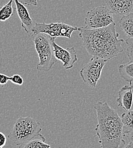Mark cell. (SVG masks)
<instances>
[{
    "label": "cell",
    "instance_id": "6da1fadb",
    "mask_svg": "<svg viewBox=\"0 0 133 148\" xmlns=\"http://www.w3.org/2000/svg\"><path fill=\"white\" fill-rule=\"evenodd\" d=\"M78 31L84 48L92 56L108 60L123 51L124 40L118 39L119 34L116 32L115 22L100 29L79 27Z\"/></svg>",
    "mask_w": 133,
    "mask_h": 148
},
{
    "label": "cell",
    "instance_id": "7a4b0ae2",
    "mask_svg": "<svg viewBox=\"0 0 133 148\" xmlns=\"http://www.w3.org/2000/svg\"><path fill=\"white\" fill-rule=\"evenodd\" d=\"M94 108L97 124L95 131L100 148H119L123 141V124L117 112L107 102L98 101Z\"/></svg>",
    "mask_w": 133,
    "mask_h": 148
},
{
    "label": "cell",
    "instance_id": "3957f363",
    "mask_svg": "<svg viewBox=\"0 0 133 148\" xmlns=\"http://www.w3.org/2000/svg\"><path fill=\"white\" fill-rule=\"evenodd\" d=\"M31 38L39 59V62L37 65V70L44 72L50 71L57 62L54 56L53 45V42L56 39V38L44 33H38L33 34Z\"/></svg>",
    "mask_w": 133,
    "mask_h": 148
},
{
    "label": "cell",
    "instance_id": "277c9868",
    "mask_svg": "<svg viewBox=\"0 0 133 148\" xmlns=\"http://www.w3.org/2000/svg\"><path fill=\"white\" fill-rule=\"evenodd\" d=\"M41 131V124L39 122L30 116H21L14 123L13 128L8 137L12 143L19 146L40 133Z\"/></svg>",
    "mask_w": 133,
    "mask_h": 148
},
{
    "label": "cell",
    "instance_id": "5b68a950",
    "mask_svg": "<svg viewBox=\"0 0 133 148\" xmlns=\"http://www.w3.org/2000/svg\"><path fill=\"white\" fill-rule=\"evenodd\" d=\"M114 23V14L106 6H100L87 12L85 23L88 29H100L108 26Z\"/></svg>",
    "mask_w": 133,
    "mask_h": 148
},
{
    "label": "cell",
    "instance_id": "8992f818",
    "mask_svg": "<svg viewBox=\"0 0 133 148\" xmlns=\"http://www.w3.org/2000/svg\"><path fill=\"white\" fill-rule=\"evenodd\" d=\"M107 61L105 59L93 56L80 71V75L83 81L89 86L95 88Z\"/></svg>",
    "mask_w": 133,
    "mask_h": 148
},
{
    "label": "cell",
    "instance_id": "52a82bcc",
    "mask_svg": "<svg viewBox=\"0 0 133 148\" xmlns=\"http://www.w3.org/2000/svg\"><path fill=\"white\" fill-rule=\"evenodd\" d=\"M78 27L72 26L63 22L46 23H37L33 29V34L44 33L54 38L61 37L71 38L74 32L78 30Z\"/></svg>",
    "mask_w": 133,
    "mask_h": 148
},
{
    "label": "cell",
    "instance_id": "ba28073f",
    "mask_svg": "<svg viewBox=\"0 0 133 148\" xmlns=\"http://www.w3.org/2000/svg\"><path fill=\"white\" fill-rule=\"evenodd\" d=\"M53 42L54 56L56 59L61 61L65 70H70L74 67V64L77 61V52L74 47L64 49L59 46L55 42Z\"/></svg>",
    "mask_w": 133,
    "mask_h": 148
},
{
    "label": "cell",
    "instance_id": "9c48e42d",
    "mask_svg": "<svg viewBox=\"0 0 133 148\" xmlns=\"http://www.w3.org/2000/svg\"><path fill=\"white\" fill-rule=\"evenodd\" d=\"M16 5V10L21 22V26L27 33H33V29L37 22L32 18L24 4L18 0H13Z\"/></svg>",
    "mask_w": 133,
    "mask_h": 148
},
{
    "label": "cell",
    "instance_id": "30bf717a",
    "mask_svg": "<svg viewBox=\"0 0 133 148\" xmlns=\"http://www.w3.org/2000/svg\"><path fill=\"white\" fill-rule=\"evenodd\" d=\"M107 7L116 16H126L133 12V0H105Z\"/></svg>",
    "mask_w": 133,
    "mask_h": 148
},
{
    "label": "cell",
    "instance_id": "8fae6325",
    "mask_svg": "<svg viewBox=\"0 0 133 148\" xmlns=\"http://www.w3.org/2000/svg\"><path fill=\"white\" fill-rule=\"evenodd\" d=\"M117 102L118 106L125 111L131 110L133 102V85H126L119 90Z\"/></svg>",
    "mask_w": 133,
    "mask_h": 148
},
{
    "label": "cell",
    "instance_id": "7c38bea8",
    "mask_svg": "<svg viewBox=\"0 0 133 148\" xmlns=\"http://www.w3.org/2000/svg\"><path fill=\"white\" fill-rule=\"evenodd\" d=\"M18 148H51L46 143L45 137L39 133L29 141L20 145Z\"/></svg>",
    "mask_w": 133,
    "mask_h": 148
},
{
    "label": "cell",
    "instance_id": "4fadbf2b",
    "mask_svg": "<svg viewBox=\"0 0 133 148\" xmlns=\"http://www.w3.org/2000/svg\"><path fill=\"white\" fill-rule=\"evenodd\" d=\"M119 25L128 38H133V12L122 16L119 21Z\"/></svg>",
    "mask_w": 133,
    "mask_h": 148
},
{
    "label": "cell",
    "instance_id": "5bb4252c",
    "mask_svg": "<svg viewBox=\"0 0 133 148\" xmlns=\"http://www.w3.org/2000/svg\"><path fill=\"white\" fill-rule=\"evenodd\" d=\"M118 72L120 76L125 81L132 84L133 82V61L121 64L118 66Z\"/></svg>",
    "mask_w": 133,
    "mask_h": 148
},
{
    "label": "cell",
    "instance_id": "9a60e30c",
    "mask_svg": "<svg viewBox=\"0 0 133 148\" xmlns=\"http://www.w3.org/2000/svg\"><path fill=\"white\" fill-rule=\"evenodd\" d=\"M13 0H10L6 4L0 8V21L5 22L14 16L15 8L13 6Z\"/></svg>",
    "mask_w": 133,
    "mask_h": 148
},
{
    "label": "cell",
    "instance_id": "2e32d148",
    "mask_svg": "<svg viewBox=\"0 0 133 148\" xmlns=\"http://www.w3.org/2000/svg\"><path fill=\"white\" fill-rule=\"evenodd\" d=\"M121 119L123 124V133L133 130V110L123 112Z\"/></svg>",
    "mask_w": 133,
    "mask_h": 148
},
{
    "label": "cell",
    "instance_id": "e0dca14e",
    "mask_svg": "<svg viewBox=\"0 0 133 148\" xmlns=\"http://www.w3.org/2000/svg\"><path fill=\"white\" fill-rule=\"evenodd\" d=\"M127 45V55L130 61H133V38H128L125 40Z\"/></svg>",
    "mask_w": 133,
    "mask_h": 148
},
{
    "label": "cell",
    "instance_id": "ac0fdd59",
    "mask_svg": "<svg viewBox=\"0 0 133 148\" xmlns=\"http://www.w3.org/2000/svg\"><path fill=\"white\" fill-rule=\"evenodd\" d=\"M10 81L12 83L18 86H22L23 84V79L18 74H15L10 76Z\"/></svg>",
    "mask_w": 133,
    "mask_h": 148
},
{
    "label": "cell",
    "instance_id": "d6986e66",
    "mask_svg": "<svg viewBox=\"0 0 133 148\" xmlns=\"http://www.w3.org/2000/svg\"><path fill=\"white\" fill-rule=\"evenodd\" d=\"M123 137L127 138L128 143H131L133 144V130L123 133Z\"/></svg>",
    "mask_w": 133,
    "mask_h": 148
},
{
    "label": "cell",
    "instance_id": "ffe728a7",
    "mask_svg": "<svg viewBox=\"0 0 133 148\" xmlns=\"http://www.w3.org/2000/svg\"><path fill=\"white\" fill-rule=\"evenodd\" d=\"M9 81H10V76H8L5 74L0 73V84L1 85H5Z\"/></svg>",
    "mask_w": 133,
    "mask_h": 148
},
{
    "label": "cell",
    "instance_id": "44dd1931",
    "mask_svg": "<svg viewBox=\"0 0 133 148\" xmlns=\"http://www.w3.org/2000/svg\"><path fill=\"white\" fill-rule=\"evenodd\" d=\"M20 2L26 5H38V0H18Z\"/></svg>",
    "mask_w": 133,
    "mask_h": 148
},
{
    "label": "cell",
    "instance_id": "7402d4cb",
    "mask_svg": "<svg viewBox=\"0 0 133 148\" xmlns=\"http://www.w3.org/2000/svg\"><path fill=\"white\" fill-rule=\"evenodd\" d=\"M7 138L4 133L0 132V148H3L6 144Z\"/></svg>",
    "mask_w": 133,
    "mask_h": 148
},
{
    "label": "cell",
    "instance_id": "603a6c76",
    "mask_svg": "<svg viewBox=\"0 0 133 148\" xmlns=\"http://www.w3.org/2000/svg\"><path fill=\"white\" fill-rule=\"evenodd\" d=\"M122 148H133V144L131 143H125V144H124L123 147Z\"/></svg>",
    "mask_w": 133,
    "mask_h": 148
},
{
    "label": "cell",
    "instance_id": "cb8c5ba5",
    "mask_svg": "<svg viewBox=\"0 0 133 148\" xmlns=\"http://www.w3.org/2000/svg\"></svg>",
    "mask_w": 133,
    "mask_h": 148
},
{
    "label": "cell",
    "instance_id": "d4e9b609",
    "mask_svg": "<svg viewBox=\"0 0 133 148\" xmlns=\"http://www.w3.org/2000/svg\"><path fill=\"white\" fill-rule=\"evenodd\" d=\"M0 8H1V7H0Z\"/></svg>",
    "mask_w": 133,
    "mask_h": 148
}]
</instances>
